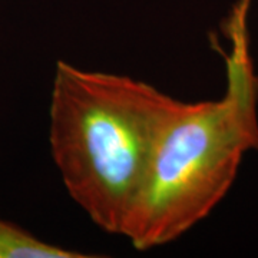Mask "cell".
Wrapping results in <instances>:
<instances>
[{
    "mask_svg": "<svg viewBox=\"0 0 258 258\" xmlns=\"http://www.w3.org/2000/svg\"><path fill=\"white\" fill-rule=\"evenodd\" d=\"M249 3H251V0H238L232 12H234L235 15L241 16V18H247L249 9Z\"/></svg>",
    "mask_w": 258,
    "mask_h": 258,
    "instance_id": "obj_4",
    "label": "cell"
},
{
    "mask_svg": "<svg viewBox=\"0 0 258 258\" xmlns=\"http://www.w3.org/2000/svg\"><path fill=\"white\" fill-rule=\"evenodd\" d=\"M227 86L214 101H176L162 126L120 235L141 251L182 237L207 218L234 184L241 162L258 152V75L247 19L227 22Z\"/></svg>",
    "mask_w": 258,
    "mask_h": 258,
    "instance_id": "obj_1",
    "label": "cell"
},
{
    "mask_svg": "<svg viewBox=\"0 0 258 258\" xmlns=\"http://www.w3.org/2000/svg\"><path fill=\"white\" fill-rule=\"evenodd\" d=\"M89 254L59 247L15 222L0 218V258H88Z\"/></svg>",
    "mask_w": 258,
    "mask_h": 258,
    "instance_id": "obj_3",
    "label": "cell"
},
{
    "mask_svg": "<svg viewBox=\"0 0 258 258\" xmlns=\"http://www.w3.org/2000/svg\"><path fill=\"white\" fill-rule=\"evenodd\" d=\"M176 101L126 75L57 60L50 155L71 198L102 231L120 235Z\"/></svg>",
    "mask_w": 258,
    "mask_h": 258,
    "instance_id": "obj_2",
    "label": "cell"
}]
</instances>
